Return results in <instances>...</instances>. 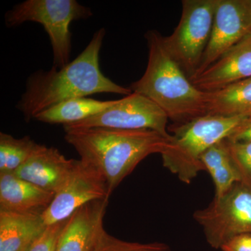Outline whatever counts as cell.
<instances>
[{
    "label": "cell",
    "instance_id": "12",
    "mask_svg": "<svg viewBox=\"0 0 251 251\" xmlns=\"http://www.w3.org/2000/svg\"><path fill=\"white\" fill-rule=\"evenodd\" d=\"M249 77H251V33L204 72L190 80L198 90L214 92Z\"/></svg>",
    "mask_w": 251,
    "mask_h": 251
},
{
    "label": "cell",
    "instance_id": "10",
    "mask_svg": "<svg viewBox=\"0 0 251 251\" xmlns=\"http://www.w3.org/2000/svg\"><path fill=\"white\" fill-rule=\"evenodd\" d=\"M251 33V0H218L210 39L193 77L204 72Z\"/></svg>",
    "mask_w": 251,
    "mask_h": 251
},
{
    "label": "cell",
    "instance_id": "2",
    "mask_svg": "<svg viewBox=\"0 0 251 251\" xmlns=\"http://www.w3.org/2000/svg\"><path fill=\"white\" fill-rule=\"evenodd\" d=\"M64 129V139L75 149L80 161L103 176L110 195L146 157L161 154L171 139L151 130Z\"/></svg>",
    "mask_w": 251,
    "mask_h": 251
},
{
    "label": "cell",
    "instance_id": "25",
    "mask_svg": "<svg viewBox=\"0 0 251 251\" xmlns=\"http://www.w3.org/2000/svg\"><path fill=\"white\" fill-rule=\"evenodd\" d=\"M31 244H29V245L27 246V247H25L24 249H22L21 251H28L29 250V248L30 247Z\"/></svg>",
    "mask_w": 251,
    "mask_h": 251
},
{
    "label": "cell",
    "instance_id": "11",
    "mask_svg": "<svg viewBox=\"0 0 251 251\" xmlns=\"http://www.w3.org/2000/svg\"><path fill=\"white\" fill-rule=\"evenodd\" d=\"M77 161L68 159L57 148L39 144L27 161L13 173L55 194L67 182Z\"/></svg>",
    "mask_w": 251,
    "mask_h": 251
},
{
    "label": "cell",
    "instance_id": "15",
    "mask_svg": "<svg viewBox=\"0 0 251 251\" xmlns=\"http://www.w3.org/2000/svg\"><path fill=\"white\" fill-rule=\"evenodd\" d=\"M46 227L41 214L0 210V251H21Z\"/></svg>",
    "mask_w": 251,
    "mask_h": 251
},
{
    "label": "cell",
    "instance_id": "3",
    "mask_svg": "<svg viewBox=\"0 0 251 251\" xmlns=\"http://www.w3.org/2000/svg\"><path fill=\"white\" fill-rule=\"evenodd\" d=\"M148 62L143 76L129 88L152 100L175 125L207 114V92L198 90L168 52L164 36L156 30L145 34Z\"/></svg>",
    "mask_w": 251,
    "mask_h": 251
},
{
    "label": "cell",
    "instance_id": "22",
    "mask_svg": "<svg viewBox=\"0 0 251 251\" xmlns=\"http://www.w3.org/2000/svg\"><path fill=\"white\" fill-rule=\"evenodd\" d=\"M67 221L46 226L44 232L31 243L28 251H55Z\"/></svg>",
    "mask_w": 251,
    "mask_h": 251
},
{
    "label": "cell",
    "instance_id": "19",
    "mask_svg": "<svg viewBox=\"0 0 251 251\" xmlns=\"http://www.w3.org/2000/svg\"><path fill=\"white\" fill-rule=\"evenodd\" d=\"M39 144L30 137L16 138L0 133V173H14L27 161Z\"/></svg>",
    "mask_w": 251,
    "mask_h": 251
},
{
    "label": "cell",
    "instance_id": "6",
    "mask_svg": "<svg viewBox=\"0 0 251 251\" xmlns=\"http://www.w3.org/2000/svg\"><path fill=\"white\" fill-rule=\"evenodd\" d=\"M218 0H184L177 27L164 36L168 52L190 79L196 75L212 30Z\"/></svg>",
    "mask_w": 251,
    "mask_h": 251
},
{
    "label": "cell",
    "instance_id": "14",
    "mask_svg": "<svg viewBox=\"0 0 251 251\" xmlns=\"http://www.w3.org/2000/svg\"><path fill=\"white\" fill-rule=\"evenodd\" d=\"M54 197L13 173H0V210L42 215Z\"/></svg>",
    "mask_w": 251,
    "mask_h": 251
},
{
    "label": "cell",
    "instance_id": "20",
    "mask_svg": "<svg viewBox=\"0 0 251 251\" xmlns=\"http://www.w3.org/2000/svg\"><path fill=\"white\" fill-rule=\"evenodd\" d=\"M90 251H173L161 242L138 243L122 240L103 229Z\"/></svg>",
    "mask_w": 251,
    "mask_h": 251
},
{
    "label": "cell",
    "instance_id": "8",
    "mask_svg": "<svg viewBox=\"0 0 251 251\" xmlns=\"http://www.w3.org/2000/svg\"><path fill=\"white\" fill-rule=\"evenodd\" d=\"M169 119L154 102L142 94L132 92L116 100L110 108L64 128H108L122 130H151L171 138L167 129Z\"/></svg>",
    "mask_w": 251,
    "mask_h": 251
},
{
    "label": "cell",
    "instance_id": "1",
    "mask_svg": "<svg viewBox=\"0 0 251 251\" xmlns=\"http://www.w3.org/2000/svg\"><path fill=\"white\" fill-rule=\"evenodd\" d=\"M105 35L104 28L96 31L84 50L62 69L52 66L47 72L39 70L28 77L25 91L16 105L25 121L69 99L95 94L132 93L130 88L115 83L100 71L99 54Z\"/></svg>",
    "mask_w": 251,
    "mask_h": 251
},
{
    "label": "cell",
    "instance_id": "21",
    "mask_svg": "<svg viewBox=\"0 0 251 251\" xmlns=\"http://www.w3.org/2000/svg\"><path fill=\"white\" fill-rule=\"evenodd\" d=\"M226 143L240 182L251 188V140L233 142L226 139Z\"/></svg>",
    "mask_w": 251,
    "mask_h": 251
},
{
    "label": "cell",
    "instance_id": "18",
    "mask_svg": "<svg viewBox=\"0 0 251 251\" xmlns=\"http://www.w3.org/2000/svg\"><path fill=\"white\" fill-rule=\"evenodd\" d=\"M201 161L205 171L211 175L215 187L214 198H219L228 191L236 183L240 182L234 168L226 139L213 145L203 153Z\"/></svg>",
    "mask_w": 251,
    "mask_h": 251
},
{
    "label": "cell",
    "instance_id": "4",
    "mask_svg": "<svg viewBox=\"0 0 251 251\" xmlns=\"http://www.w3.org/2000/svg\"><path fill=\"white\" fill-rule=\"evenodd\" d=\"M248 116L206 114L182 125H175L168 147L161 153L163 166L180 181L190 184L199 173L205 171L201 161L203 153L228 138Z\"/></svg>",
    "mask_w": 251,
    "mask_h": 251
},
{
    "label": "cell",
    "instance_id": "24",
    "mask_svg": "<svg viewBox=\"0 0 251 251\" xmlns=\"http://www.w3.org/2000/svg\"><path fill=\"white\" fill-rule=\"evenodd\" d=\"M227 140L233 142L249 141L251 140V115L242 122Z\"/></svg>",
    "mask_w": 251,
    "mask_h": 251
},
{
    "label": "cell",
    "instance_id": "5",
    "mask_svg": "<svg viewBox=\"0 0 251 251\" xmlns=\"http://www.w3.org/2000/svg\"><path fill=\"white\" fill-rule=\"evenodd\" d=\"M93 15L90 8L76 0H26L15 5L5 15L8 27L25 22L42 25L49 35L53 54L54 67L62 69L70 62L73 21Z\"/></svg>",
    "mask_w": 251,
    "mask_h": 251
},
{
    "label": "cell",
    "instance_id": "9",
    "mask_svg": "<svg viewBox=\"0 0 251 251\" xmlns=\"http://www.w3.org/2000/svg\"><path fill=\"white\" fill-rule=\"evenodd\" d=\"M108 185L93 168L77 160L67 182L54 194L53 201L42 214L46 226L66 221L75 211L91 202L109 199Z\"/></svg>",
    "mask_w": 251,
    "mask_h": 251
},
{
    "label": "cell",
    "instance_id": "7",
    "mask_svg": "<svg viewBox=\"0 0 251 251\" xmlns=\"http://www.w3.org/2000/svg\"><path fill=\"white\" fill-rule=\"evenodd\" d=\"M193 218L209 245L221 249L231 238L251 232V188L236 183L204 209L195 211Z\"/></svg>",
    "mask_w": 251,
    "mask_h": 251
},
{
    "label": "cell",
    "instance_id": "23",
    "mask_svg": "<svg viewBox=\"0 0 251 251\" xmlns=\"http://www.w3.org/2000/svg\"><path fill=\"white\" fill-rule=\"evenodd\" d=\"M222 251H251V232L231 238L221 248Z\"/></svg>",
    "mask_w": 251,
    "mask_h": 251
},
{
    "label": "cell",
    "instance_id": "16",
    "mask_svg": "<svg viewBox=\"0 0 251 251\" xmlns=\"http://www.w3.org/2000/svg\"><path fill=\"white\" fill-rule=\"evenodd\" d=\"M116 102L80 97L64 100L38 114L34 120L44 123L64 126L77 123L105 111Z\"/></svg>",
    "mask_w": 251,
    "mask_h": 251
},
{
    "label": "cell",
    "instance_id": "17",
    "mask_svg": "<svg viewBox=\"0 0 251 251\" xmlns=\"http://www.w3.org/2000/svg\"><path fill=\"white\" fill-rule=\"evenodd\" d=\"M207 93V114L251 115V77Z\"/></svg>",
    "mask_w": 251,
    "mask_h": 251
},
{
    "label": "cell",
    "instance_id": "13",
    "mask_svg": "<svg viewBox=\"0 0 251 251\" xmlns=\"http://www.w3.org/2000/svg\"><path fill=\"white\" fill-rule=\"evenodd\" d=\"M109 199L82 206L67 219L55 251H90L104 229Z\"/></svg>",
    "mask_w": 251,
    "mask_h": 251
}]
</instances>
